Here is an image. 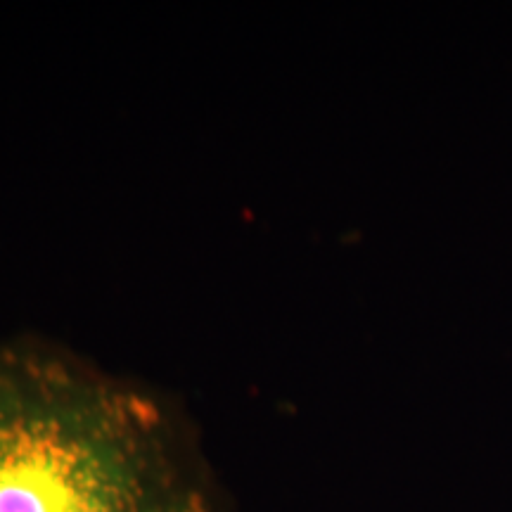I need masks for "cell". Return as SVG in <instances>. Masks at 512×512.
Here are the masks:
<instances>
[{
	"mask_svg": "<svg viewBox=\"0 0 512 512\" xmlns=\"http://www.w3.org/2000/svg\"><path fill=\"white\" fill-rule=\"evenodd\" d=\"M0 512H223L183 411L69 351L0 344Z\"/></svg>",
	"mask_w": 512,
	"mask_h": 512,
	"instance_id": "cell-1",
	"label": "cell"
}]
</instances>
